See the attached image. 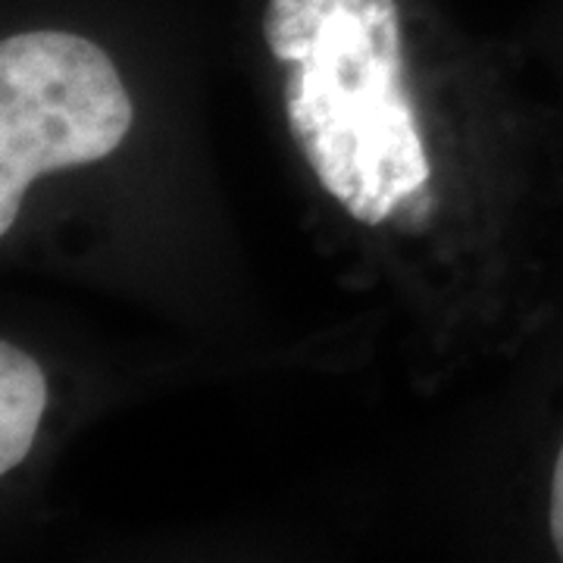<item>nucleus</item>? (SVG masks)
<instances>
[{
    "instance_id": "1",
    "label": "nucleus",
    "mask_w": 563,
    "mask_h": 563,
    "mask_svg": "<svg viewBox=\"0 0 563 563\" xmlns=\"http://www.w3.org/2000/svg\"><path fill=\"white\" fill-rule=\"evenodd\" d=\"M263 35L285 66V117L313 176L363 225L391 220L429 185L398 0H269Z\"/></svg>"
},
{
    "instance_id": "3",
    "label": "nucleus",
    "mask_w": 563,
    "mask_h": 563,
    "mask_svg": "<svg viewBox=\"0 0 563 563\" xmlns=\"http://www.w3.org/2000/svg\"><path fill=\"white\" fill-rule=\"evenodd\" d=\"M47 407L41 366L16 344L0 342V473H13L38 435Z\"/></svg>"
},
{
    "instance_id": "4",
    "label": "nucleus",
    "mask_w": 563,
    "mask_h": 563,
    "mask_svg": "<svg viewBox=\"0 0 563 563\" xmlns=\"http://www.w3.org/2000/svg\"><path fill=\"white\" fill-rule=\"evenodd\" d=\"M432 191H429V185H422L417 188L413 195H407L398 207H395V213H391V222H398V229L404 232H413V229H422L429 217H432Z\"/></svg>"
},
{
    "instance_id": "5",
    "label": "nucleus",
    "mask_w": 563,
    "mask_h": 563,
    "mask_svg": "<svg viewBox=\"0 0 563 563\" xmlns=\"http://www.w3.org/2000/svg\"><path fill=\"white\" fill-rule=\"evenodd\" d=\"M551 539L563 561V444L554 463V479H551Z\"/></svg>"
},
{
    "instance_id": "2",
    "label": "nucleus",
    "mask_w": 563,
    "mask_h": 563,
    "mask_svg": "<svg viewBox=\"0 0 563 563\" xmlns=\"http://www.w3.org/2000/svg\"><path fill=\"white\" fill-rule=\"evenodd\" d=\"M135 120L113 60L73 32H20L0 44V235L13 229L29 185L98 163Z\"/></svg>"
}]
</instances>
